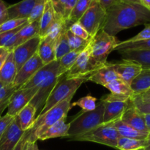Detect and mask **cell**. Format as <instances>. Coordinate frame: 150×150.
<instances>
[{
  "instance_id": "816d5d0a",
  "label": "cell",
  "mask_w": 150,
  "mask_h": 150,
  "mask_svg": "<svg viewBox=\"0 0 150 150\" xmlns=\"http://www.w3.org/2000/svg\"><path fill=\"white\" fill-rule=\"evenodd\" d=\"M34 143H35V142H31L29 140H27V142L25 144L24 146H23V150H32Z\"/></svg>"
},
{
  "instance_id": "603a6c76",
  "label": "cell",
  "mask_w": 150,
  "mask_h": 150,
  "mask_svg": "<svg viewBox=\"0 0 150 150\" xmlns=\"http://www.w3.org/2000/svg\"><path fill=\"white\" fill-rule=\"evenodd\" d=\"M37 53L44 65L55 61V42L49 40L46 38H41Z\"/></svg>"
},
{
  "instance_id": "f907efd6",
  "label": "cell",
  "mask_w": 150,
  "mask_h": 150,
  "mask_svg": "<svg viewBox=\"0 0 150 150\" xmlns=\"http://www.w3.org/2000/svg\"><path fill=\"white\" fill-rule=\"evenodd\" d=\"M145 119V124H146V127L147 128L148 132H150V114H145L144 115Z\"/></svg>"
},
{
  "instance_id": "bcb514c9",
  "label": "cell",
  "mask_w": 150,
  "mask_h": 150,
  "mask_svg": "<svg viewBox=\"0 0 150 150\" xmlns=\"http://www.w3.org/2000/svg\"><path fill=\"white\" fill-rule=\"evenodd\" d=\"M7 7L3 0H0V25L8 20Z\"/></svg>"
},
{
  "instance_id": "f1b7e54d",
  "label": "cell",
  "mask_w": 150,
  "mask_h": 150,
  "mask_svg": "<svg viewBox=\"0 0 150 150\" xmlns=\"http://www.w3.org/2000/svg\"><path fill=\"white\" fill-rule=\"evenodd\" d=\"M83 50H74L70 51L59 60V68L57 72L58 77L65 74L74 64L78 56Z\"/></svg>"
},
{
  "instance_id": "6da1fadb",
  "label": "cell",
  "mask_w": 150,
  "mask_h": 150,
  "mask_svg": "<svg viewBox=\"0 0 150 150\" xmlns=\"http://www.w3.org/2000/svg\"><path fill=\"white\" fill-rule=\"evenodd\" d=\"M105 11L106 17L101 30L112 36L125 29L150 23V10L142 4L120 2Z\"/></svg>"
},
{
  "instance_id": "ac0fdd59",
  "label": "cell",
  "mask_w": 150,
  "mask_h": 150,
  "mask_svg": "<svg viewBox=\"0 0 150 150\" xmlns=\"http://www.w3.org/2000/svg\"><path fill=\"white\" fill-rule=\"evenodd\" d=\"M38 0H22L7 7L8 19L28 18Z\"/></svg>"
},
{
  "instance_id": "484cf974",
  "label": "cell",
  "mask_w": 150,
  "mask_h": 150,
  "mask_svg": "<svg viewBox=\"0 0 150 150\" xmlns=\"http://www.w3.org/2000/svg\"><path fill=\"white\" fill-rule=\"evenodd\" d=\"M113 125H114V127L117 129L120 136L129 138V139L144 140L148 136L147 133H144V132H141L139 130H136L135 128L130 127L128 125L125 124L122 121H121L120 119L113 122Z\"/></svg>"
},
{
  "instance_id": "4316f807",
  "label": "cell",
  "mask_w": 150,
  "mask_h": 150,
  "mask_svg": "<svg viewBox=\"0 0 150 150\" xmlns=\"http://www.w3.org/2000/svg\"><path fill=\"white\" fill-rule=\"evenodd\" d=\"M68 130L69 124H66L65 120H62L45 130L38 138V140L44 141L57 137H67Z\"/></svg>"
},
{
  "instance_id": "9a60e30c",
  "label": "cell",
  "mask_w": 150,
  "mask_h": 150,
  "mask_svg": "<svg viewBox=\"0 0 150 150\" xmlns=\"http://www.w3.org/2000/svg\"><path fill=\"white\" fill-rule=\"evenodd\" d=\"M111 63L120 79L129 85L142 70V67L139 63L131 60L122 59L121 61Z\"/></svg>"
},
{
  "instance_id": "1f68e13d",
  "label": "cell",
  "mask_w": 150,
  "mask_h": 150,
  "mask_svg": "<svg viewBox=\"0 0 150 150\" xmlns=\"http://www.w3.org/2000/svg\"><path fill=\"white\" fill-rule=\"evenodd\" d=\"M66 32L67 31L63 32L55 42L56 60H59L63 56H64L70 51Z\"/></svg>"
},
{
  "instance_id": "44dd1931",
  "label": "cell",
  "mask_w": 150,
  "mask_h": 150,
  "mask_svg": "<svg viewBox=\"0 0 150 150\" xmlns=\"http://www.w3.org/2000/svg\"><path fill=\"white\" fill-rule=\"evenodd\" d=\"M17 73L13 51H10L7 59L0 69V81L6 86L13 83Z\"/></svg>"
},
{
  "instance_id": "ffe728a7",
  "label": "cell",
  "mask_w": 150,
  "mask_h": 150,
  "mask_svg": "<svg viewBox=\"0 0 150 150\" xmlns=\"http://www.w3.org/2000/svg\"><path fill=\"white\" fill-rule=\"evenodd\" d=\"M119 53L123 59L136 62L142 68H150V50H125Z\"/></svg>"
},
{
  "instance_id": "8992f818",
  "label": "cell",
  "mask_w": 150,
  "mask_h": 150,
  "mask_svg": "<svg viewBox=\"0 0 150 150\" xmlns=\"http://www.w3.org/2000/svg\"><path fill=\"white\" fill-rule=\"evenodd\" d=\"M120 137L117 129L114 127L113 122L103 123L92 130L81 135L69 138L70 141L90 142L101 144L117 149L118 138Z\"/></svg>"
},
{
  "instance_id": "8fae6325",
  "label": "cell",
  "mask_w": 150,
  "mask_h": 150,
  "mask_svg": "<svg viewBox=\"0 0 150 150\" xmlns=\"http://www.w3.org/2000/svg\"><path fill=\"white\" fill-rule=\"evenodd\" d=\"M43 66L44 64L42 60L36 52L33 57L29 59L26 62H25L21 68L17 72L12 85L19 89Z\"/></svg>"
},
{
  "instance_id": "d590c367",
  "label": "cell",
  "mask_w": 150,
  "mask_h": 150,
  "mask_svg": "<svg viewBox=\"0 0 150 150\" xmlns=\"http://www.w3.org/2000/svg\"><path fill=\"white\" fill-rule=\"evenodd\" d=\"M67 39H68L69 45H70V51H74V50H83L88 44L90 42L91 39L89 40H83L79 37L73 35L70 30H67Z\"/></svg>"
},
{
  "instance_id": "8d00e7d4",
  "label": "cell",
  "mask_w": 150,
  "mask_h": 150,
  "mask_svg": "<svg viewBox=\"0 0 150 150\" xmlns=\"http://www.w3.org/2000/svg\"><path fill=\"white\" fill-rule=\"evenodd\" d=\"M96 100V98L91 96V95H87V96L80 98L76 102L71 103V106L73 107L78 105V106L81 108L82 111H83V112L93 111V110L95 109L97 106Z\"/></svg>"
},
{
  "instance_id": "ba28073f",
  "label": "cell",
  "mask_w": 150,
  "mask_h": 150,
  "mask_svg": "<svg viewBox=\"0 0 150 150\" xmlns=\"http://www.w3.org/2000/svg\"><path fill=\"white\" fill-rule=\"evenodd\" d=\"M100 67L95 66L92 62V44L90 40L87 46L78 56L73 67L63 76L67 79L82 78L89 81V78Z\"/></svg>"
},
{
  "instance_id": "f35d334b",
  "label": "cell",
  "mask_w": 150,
  "mask_h": 150,
  "mask_svg": "<svg viewBox=\"0 0 150 150\" xmlns=\"http://www.w3.org/2000/svg\"><path fill=\"white\" fill-rule=\"evenodd\" d=\"M27 23V18L8 19L0 25V33L13 30Z\"/></svg>"
},
{
  "instance_id": "7402d4cb",
  "label": "cell",
  "mask_w": 150,
  "mask_h": 150,
  "mask_svg": "<svg viewBox=\"0 0 150 150\" xmlns=\"http://www.w3.org/2000/svg\"><path fill=\"white\" fill-rule=\"evenodd\" d=\"M130 88L133 95H139L150 89V68H142L139 74L132 81Z\"/></svg>"
},
{
  "instance_id": "277c9868",
  "label": "cell",
  "mask_w": 150,
  "mask_h": 150,
  "mask_svg": "<svg viewBox=\"0 0 150 150\" xmlns=\"http://www.w3.org/2000/svg\"><path fill=\"white\" fill-rule=\"evenodd\" d=\"M104 103L100 100L95 110L82 111L69 123L67 137L83 134L103 123Z\"/></svg>"
},
{
  "instance_id": "d6986e66",
  "label": "cell",
  "mask_w": 150,
  "mask_h": 150,
  "mask_svg": "<svg viewBox=\"0 0 150 150\" xmlns=\"http://www.w3.org/2000/svg\"><path fill=\"white\" fill-rule=\"evenodd\" d=\"M127 101L126 102H103V123L111 122L121 118L122 114H123L127 107Z\"/></svg>"
},
{
  "instance_id": "db71d44e",
  "label": "cell",
  "mask_w": 150,
  "mask_h": 150,
  "mask_svg": "<svg viewBox=\"0 0 150 150\" xmlns=\"http://www.w3.org/2000/svg\"><path fill=\"white\" fill-rule=\"evenodd\" d=\"M141 3H142V5L150 10V0H141Z\"/></svg>"
},
{
  "instance_id": "e575fe53",
  "label": "cell",
  "mask_w": 150,
  "mask_h": 150,
  "mask_svg": "<svg viewBox=\"0 0 150 150\" xmlns=\"http://www.w3.org/2000/svg\"><path fill=\"white\" fill-rule=\"evenodd\" d=\"M136 108L144 115L150 114V98H145L139 95H133L130 98Z\"/></svg>"
},
{
  "instance_id": "7dc6e473",
  "label": "cell",
  "mask_w": 150,
  "mask_h": 150,
  "mask_svg": "<svg viewBox=\"0 0 150 150\" xmlns=\"http://www.w3.org/2000/svg\"><path fill=\"white\" fill-rule=\"evenodd\" d=\"M98 1L100 4V5L103 7L104 10H108L109 7H112L114 4L121 2L120 0H98Z\"/></svg>"
},
{
  "instance_id": "cb8c5ba5",
  "label": "cell",
  "mask_w": 150,
  "mask_h": 150,
  "mask_svg": "<svg viewBox=\"0 0 150 150\" xmlns=\"http://www.w3.org/2000/svg\"><path fill=\"white\" fill-rule=\"evenodd\" d=\"M56 20L57 18H56L55 13H54L51 0H47L43 13L40 19L39 36L41 38H44L46 35L48 30Z\"/></svg>"
},
{
  "instance_id": "ab89813d",
  "label": "cell",
  "mask_w": 150,
  "mask_h": 150,
  "mask_svg": "<svg viewBox=\"0 0 150 150\" xmlns=\"http://www.w3.org/2000/svg\"><path fill=\"white\" fill-rule=\"evenodd\" d=\"M69 30L72 32L74 35L81 38L83 40H89L92 38H90L88 32H86V29L83 27L79 21L73 23L69 28Z\"/></svg>"
},
{
  "instance_id": "52a82bcc",
  "label": "cell",
  "mask_w": 150,
  "mask_h": 150,
  "mask_svg": "<svg viewBox=\"0 0 150 150\" xmlns=\"http://www.w3.org/2000/svg\"><path fill=\"white\" fill-rule=\"evenodd\" d=\"M115 36L108 35L100 30L91 40L92 44V60L94 65L100 67L107 63L108 55L114 51L118 44Z\"/></svg>"
},
{
  "instance_id": "2e32d148",
  "label": "cell",
  "mask_w": 150,
  "mask_h": 150,
  "mask_svg": "<svg viewBox=\"0 0 150 150\" xmlns=\"http://www.w3.org/2000/svg\"><path fill=\"white\" fill-rule=\"evenodd\" d=\"M40 20L25 25L4 46L10 51H13L16 47L23 42L32 39L34 37L39 35Z\"/></svg>"
},
{
  "instance_id": "680465c9",
  "label": "cell",
  "mask_w": 150,
  "mask_h": 150,
  "mask_svg": "<svg viewBox=\"0 0 150 150\" xmlns=\"http://www.w3.org/2000/svg\"><path fill=\"white\" fill-rule=\"evenodd\" d=\"M139 150H145L144 149H139Z\"/></svg>"
},
{
  "instance_id": "f6af8a7d",
  "label": "cell",
  "mask_w": 150,
  "mask_h": 150,
  "mask_svg": "<svg viewBox=\"0 0 150 150\" xmlns=\"http://www.w3.org/2000/svg\"><path fill=\"white\" fill-rule=\"evenodd\" d=\"M77 1L78 0H67L66 1L65 5H64V16H63V21L64 22V23L68 19L69 16H70L73 7L76 5Z\"/></svg>"
},
{
  "instance_id": "836d02e7",
  "label": "cell",
  "mask_w": 150,
  "mask_h": 150,
  "mask_svg": "<svg viewBox=\"0 0 150 150\" xmlns=\"http://www.w3.org/2000/svg\"><path fill=\"white\" fill-rule=\"evenodd\" d=\"M67 30H68V29H67L64 22L62 21L57 19L55 22L52 24V26L49 28V29L47 32L46 35L44 38H46L49 40L56 42V41L59 38L60 35Z\"/></svg>"
},
{
  "instance_id": "b9f144b4",
  "label": "cell",
  "mask_w": 150,
  "mask_h": 150,
  "mask_svg": "<svg viewBox=\"0 0 150 150\" xmlns=\"http://www.w3.org/2000/svg\"><path fill=\"white\" fill-rule=\"evenodd\" d=\"M28 23H25V24L22 25L20 27H18L16 29H13V30L7 31V32H2V33H0V47H4L7 44V42L25 26V25L27 24Z\"/></svg>"
},
{
  "instance_id": "681fc988",
  "label": "cell",
  "mask_w": 150,
  "mask_h": 150,
  "mask_svg": "<svg viewBox=\"0 0 150 150\" xmlns=\"http://www.w3.org/2000/svg\"><path fill=\"white\" fill-rule=\"evenodd\" d=\"M28 138H29V131L26 130V131L24 133V134H23V136H22L21 139V140L19 141L18 144L16 145L15 149L13 150H23L25 144H26V142H27Z\"/></svg>"
},
{
  "instance_id": "11a10c76",
  "label": "cell",
  "mask_w": 150,
  "mask_h": 150,
  "mask_svg": "<svg viewBox=\"0 0 150 150\" xmlns=\"http://www.w3.org/2000/svg\"><path fill=\"white\" fill-rule=\"evenodd\" d=\"M146 147L144 148L145 150H150V132L148 133V136L146 139Z\"/></svg>"
},
{
  "instance_id": "7bdbcfd3",
  "label": "cell",
  "mask_w": 150,
  "mask_h": 150,
  "mask_svg": "<svg viewBox=\"0 0 150 150\" xmlns=\"http://www.w3.org/2000/svg\"><path fill=\"white\" fill-rule=\"evenodd\" d=\"M130 98L124 95H119L116 94L110 93L108 95H105L100 98V101L102 102H126Z\"/></svg>"
},
{
  "instance_id": "f5cc1de1",
  "label": "cell",
  "mask_w": 150,
  "mask_h": 150,
  "mask_svg": "<svg viewBox=\"0 0 150 150\" xmlns=\"http://www.w3.org/2000/svg\"><path fill=\"white\" fill-rule=\"evenodd\" d=\"M121 2L129 3V4H142L141 0H120Z\"/></svg>"
},
{
  "instance_id": "6f0895ef",
  "label": "cell",
  "mask_w": 150,
  "mask_h": 150,
  "mask_svg": "<svg viewBox=\"0 0 150 150\" xmlns=\"http://www.w3.org/2000/svg\"><path fill=\"white\" fill-rule=\"evenodd\" d=\"M32 150H40L39 148H38V145H37L36 142H35V143H34L33 146H32Z\"/></svg>"
},
{
  "instance_id": "60d3db41",
  "label": "cell",
  "mask_w": 150,
  "mask_h": 150,
  "mask_svg": "<svg viewBox=\"0 0 150 150\" xmlns=\"http://www.w3.org/2000/svg\"><path fill=\"white\" fill-rule=\"evenodd\" d=\"M150 39V23L144 24V29L139 32L138 35L128 40H124L126 42H139V41L146 40Z\"/></svg>"
},
{
  "instance_id": "f546056e",
  "label": "cell",
  "mask_w": 150,
  "mask_h": 150,
  "mask_svg": "<svg viewBox=\"0 0 150 150\" xmlns=\"http://www.w3.org/2000/svg\"><path fill=\"white\" fill-rule=\"evenodd\" d=\"M146 139H135L120 136L117 144V149L120 150H139L146 147Z\"/></svg>"
},
{
  "instance_id": "4fadbf2b",
  "label": "cell",
  "mask_w": 150,
  "mask_h": 150,
  "mask_svg": "<svg viewBox=\"0 0 150 150\" xmlns=\"http://www.w3.org/2000/svg\"><path fill=\"white\" fill-rule=\"evenodd\" d=\"M25 132L21 128L16 116L13 122L0 136V150L14 149Z\"/></svg>"
},
{
  "instance_id": "30bf717a",
  "label": "cell",
  "mask_w": 150,
  "mask_h": 150,
  "mask_svg": "<svg viewBox=\"0 0 150 150\" xmlns=\"http://www.w3.org/2000/svg\"><path fill=\"white\" fill-rule=\"evenodd\" d=\"M38 91V86L29 89H18L10 97L7 114L16 117L22 108L30 103Z\"/></svg>"
},
{
  "instance_id": "3957f363",
  "label": "cell",
  "mask_w": 150,
  "mask_h": 150,
  "mask_svg": "<svg viewBox=\"0 0 150 150\" xmlns=\"http://www.w3.org/2000/svg\"><path fill=\"white\" fill-rule=\"evenodd\" d=\"M69 98L59 103L42 115L38 116L29 131L28 140L36 142L38 138L50 127L62 120H65L69 111L71 109V100Z\"/></svg>"
},
{
  "instance_id": "83f0119b",
  "label": "cell",
  "mask_w": 150,
  "mask_h": 150,
  "mask_svg": "<svg viewBox=\"0 0 150 150\" xmlns=\"http://www.w3.org/2000/svg\"><path fill=\"white\" fill-rule=\"evenodd\" d=\"M92 0H78L76 2V5L73 7L70 16L67 21L65 22V26L67 29H69L70 26L73 23L78 22L80 20L81 18L83 16L85 12L87 10L90 5Z\"/></svg>"
},
{
  "instance_id": "9c48e42d",
  "label": "cell",
  "mask_w": 150,
  "mask_h": 150,
  "mask_svg": "<svg viewBox=\"0 0 150 150\" xmlns=\"http://www.w3.org/2000/svg\"><path fill=\"white\" fill-rule=\"evenodd\" d=\"M105 17V10H104L98 0H92L89 8L79 22L86 29L90 38H92L102 29Z\"/></svg>"
},
{
  "instance_id": "d6a6232c",
  "label": "cell",
  "mask_w": 150,
  "mask_h": 150,
  "mask_svg": "<svg viewBox=\"0 0 150 150\" xmlns=\"http://www.w3.org/2000/svg\"><path fill=\"white\" fill-rule=\"evenodd\" d=\"M114 50L118 51L125 50H150V39L133 42H126L125 41L119 42Z\"/></svg>"
},
{
  "instance_id": "5bb4252c",
  "label": "cell",
  "mask_w": 150,
  "mask_h": 150,
  "mask_svg": "<svg viewBox=\"0 0 150 150\" xmlns=\"http://www.w3.org/2000/svg\"><path fill=\"white\" fill-rule=\"evenodd\" d=\"M120 120L136 130L149 133L145 124L144 115L135 107L130 99L127 101V107L122 114Z\"/></svg>"
},
{
  "instance_id": "7c38bea8",
  "label": "cell",
  "mask_w": 150,
  "mask_h": 150,
  "mask_svg": "<svg viewBox=\"0 0 150 150\" xmlns=\"http://www.w3.org/2000/svg\"><path fill=\"white\" fill-rule=\"evenodd\" d=\"M40 40L41 38L38 35L18 45L13 50V59L16 62L17 72L21 68L24 63L32 58L37 52Z\"/></svg>"
},
{
  "instance_id": "4dcf8cb0",
  "label": "cell",
  "mask_w": 150,
  "mask_h": 150,
  "mask_svg": "<svg viewBox=\"0 0 150 150\" xmlns=\"http://www.w3.org/2000/svg\"><path fill=\"white\" fill-rule=\"evenodd\" d=\"M104 87L108 89L111 93L116 94V95H124L129 98H131L132 95H133L130 85L120 79L112 81L109 83L105 85Z\"/></svg>"
},
{
  "instance_id": "74e56055",
  "label": "cell",
  "mask_w": 150,
  "mask_h": 150,
  "mask_svg": "<svg viewBox=\"0 0 150 150\" xmlns=\"http://www.w3.org/2000/svg\"><path fill=\"white\" fill-rule=\"evenodd\" d=\"M47 0H38V2L35 4V7L31 11L29 17L27 18V23H31L40 19L42 13H43L44 9H45V4Z\"/></svg>"
},
{
  "instance_id": "d4e9b609",
  "label": "cell",
  "mask_w": 150,
  "mask_h": 150,
  "mask_svg": "<svg viewBox=\"0 0 150 150\" xmlns=\"http://www.w3.org/2000/svg\"><path fill=\"white\" fill-rule=\"evenodd\" d=\"M37 114V109L33 105L28 103L24 108L17 115L19 125L23 131L29 130L33 125L35 120V115Z\"/></svg>"
},
{
  "instance_id": "e0dca14e",
  "label": "cell",
  "mask_w": 150,
  "mask_h": 150,
  "mask_svg": "<svg viewBox=\"0 0 150 150\" xmlns=\"http://www.w3.org/2000/svg\"><path fill=\"white\" fill-rule=\"evenodd\" d=\"M120 77L114 70L112 63L108 62L98 69L92 76L89 79V81L95 83L105 86L112 81L119 79Z\"/></svg>"
},
{
  "instance_id": "9f6ffc18",
  "label": "cell",
  "mask_w": 150,
  "mask_h": 150,
  "mask_svg": "<svg viewBox=\"0 0 150 150\" xmlns=\"http://www.w3.org/2000/svg\"><path fill=\"white\" fill-rule=\"evenodd\" d=\"M139 95H141V96L145 98H150V89L149 91H147V92H144V93H142V94H139Z\"/></svg>"
},
{
  "instance_id": "5b68a950",
  "label": "cell",
  "mask_w": 150,
  "mask_h": 150,
  "mask_svg": "<svg viewBox=\"0 0 150 150\" xmlns=\"http://www.w3.org/2000/svg\"><path fill=\"white\" fill-rule=\"evenodd\" d=\"M85 81H86V79L82 78L67 79L64 76H60L38 116L45 114L59 103L69 98H73L78 89Z\"/></svg>"
},
{
  "instance_id": "ee69618b",
  "label": "cell",
  "mask_w": 150,
  "mask_h": 150,
  "mask_svg": "<svg viewBox=\"0 0 150 150\" xmlns=\"http://www.w3.org/2000/svg\"><path fill=\"white\" fill-rule=\"evenodd\" d=\"M16 117H12L6 114L4 116L0 117V136L3 134L4 131L7 130L10 124L13 122Z\"/></svg>"
},
{
  "instance_id": "7a4b0ae2",
  "label": "cell",
  "mask_w": 150,
  "mask_h": 150,
  "mask_svg": "<svg viewBox=\"0 0 150 150\" xmlns=\"http://www.w3.org/2000/svg\"><path fill=\"white\" fill-rule=\"evenodd\" d=\"M59 68V60H55L45 64L26 83L19 89H29L38 86V91L29 103L33 105L38 114L45 105L48 97L59 80L57 72Z\"/></svg>"
},
{
  "instance_id": "c3c4849f",
  "label": "cell",
  "mask_w": 150,
  "mask_h": 150,
  "mask_svg": "<svg viewBox=\"0 0 150 150\" xmlns=\"http://www.w3.org/2000/svg\"><path fill=\"white\" fill-rule=\"evenodd\" d=\"M10 51L4 47H0V69L7 59Z\"/></svg>"
}]
</instances>
